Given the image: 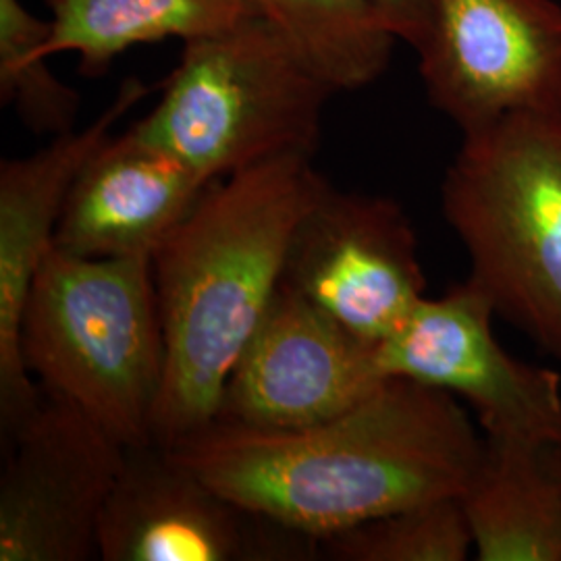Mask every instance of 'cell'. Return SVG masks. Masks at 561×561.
<instances>
[{
	"instance_id": "277c9868",
	"label": "cell",
	"mask_w": 561,
	"mask_h": 561,
	"mask_svg": "<svg viewBox=\"0 0 561 561\" xmlns=\"http://www.w3.org/2000/svg\"><path fill=\"white\" fill-rule=\"evenodd\" d=\"M442 210L495 314L561 364V115L461 136Z\"/></svg>"
},
{
	"instance_id": "52a82bcc",
	"label": "cell",
	"mask_w": 561,
	"mask_h": 561,
	"mask_svg": "<svg viewBox=\"0 0 561 561\" xmlns=\"http://www.w3.org/2000/svg\"><path fill=\"white\" fill-rule=\"evenodd\" d=\"M495 310L470 279L422 298L377 343L387 379L451 393L474 410L484 437L561 447V375L514 358L493 331Z\"/></svg>"
},
{
	"instance_id": "4fadbf2b",
	"label": "cell",
	"mask_w": 561,
	"mask_h": 561,
	"mask_svg": "<svg viewBox=\"0 0 561 561\" xmlns=\"http://www.w3.org/2000/svg\"><path fill=\"white\" fill-rule=\"evenodd\" d=\"M210 181L129 125L73 181L55 245L85 259H152Z\"/></svg>"
},
{
	"instance_id": "9c48e42d",
	"label": "cell",
	"mask_w": 561,
	"mask_h": 561,
	"mask_svg": "<svg viewBox=\"0 0 561 561\" xmlns=\"http://www.w3.org/2000/svg\"><path fill=\"white\" fill-rule=\"evenodd\" d=\"M102 561H304L321 542L222 495L159 443L125 447L99 530Z\"/></svg>"
},
{
	"instance_id": "d6986e66",
	"label": "cell",
	"mask_w": 561,
	"mask_h": 561,
	"mask_svg": "<svg viewBox=\"0 0 561 561\" xmlns=\"http://www.w3.org/2000/svg\"><path fill=\"white\" fill-rule=\"evenodd\" d=\"M385 23L398 36V41L410 44L414 50L424 38L428 25L431 0H373Z\"/></svg>"
},
{
	"instance_id": "30bf717a",
	"label": "cell",
	"mask_w": 561,
	"mask_h": 561,
	"mask_svg": "<svg viewBox=\"0 0 561 561\" xmlns=\"http://www.w3.org/2000/svg\"><path fill=\"white\" fill-rule=\"evenodd\" d=\"M283 283L373 343L426 298L416 229L400 202L331 183L291 238Z\"/></svg>"
},
{
	"instance_id": "ba28073f",
	"label": "cell",
	"mask_w": 561,
	"mask_h": 561,
	"mask_svg": "<svg viewBox=\"0 0 561 561\" xmlns=\"http://www.w3.org/2000/svg\"><path fill=\"white\" fill-rule=\"evenodd\" d=\"M2 443L0 561L101 560L102 512L125 445L73 403L44 391Z\"/></svg>"
},
{
	"instance_id": "2e32d148",
	"label": "cell",
	"mask_w": 561,
	"mask_h": 561,
	"mask_svg": "<svg viewBox=\"0 0 561 561\" xmlns=\"http://www.w3.org/2000/svg\"><path fill=\"white\" fill-rule=\"evenodd\" d=\"M335 94L381 80L398 36L373 0H248Z\"/></svg>"
},
{
	"instance_id": "8992f818",
	"label": "cell",
	"mask_w": 561,
	"mask_h": 561,
	"mask_svg": "<svg viewBox=\"0 0 561 561\" xmlns=\"http://www.w3.org/2000/svg\"><path fill=\"white\" fill-rule=\"evenodd\" d=\"M416 55L426 99L461 136L561 115L558 0H431Z\"/></svg>"
},
{
	"instance_id": "9a60e30c",
	"label": "cell",
	"mask_w": 561,
	"mask_h": 561,
	"mask_svg": "<svg viewBox=\"0 0 561 561\" xmlns=\"http://www.w3.org/2000/svg\"><path fill=\"white\" fill-rule=\"evenodd\" d=\"M46 55H76L99 78L127 50L154 42L202 41L254 18L248 0H46Z\"/></svg>"
},
{
	"instance_id": "7a4b0ae2",
	"label": "cell",
	"mask_w": 561,
	"mask_h": 561,
	"mask_svg": "<svg viewBox=\"0 0 561 561\" xmlns=\"http://www.w3.org/2000/svg\"><path fill=\"white\" fill-rule=\"evenodd\" d=\"M329 181L283 157L213 181L152 256L164 331L154 443L175 447L219 419L222 391L279 291L287 250Z\"/></svg>"
},
{
	"instance_id": "5bb4252c",
	"label": "cell",
	"mask_w": 561,
	"mask_h": 561,
	"mask_svg": "<svg viewBox=\"0 0 561 561\" xmlns=\"http://www.w3.org/2000/svg\"><path fill=\"white\" fill-rule=\"evenodd\" d=\"M481 561H561V477L551 447L484 437L461 493Z\"/></svg>"
},
{
	"instance_id": "8fae6325",
	"label": "cell",
	"mask_w": 561,
	"mask_h": 561,
	"mask_svg": "<svg viewBox=\"0 0 561 561\" xmlns=\"http://www.w3.org/2000/svg\"><path fill=\"white\" fill-rule=\"evenodd\" d=\"M385 381L377 343L362 340L280 280L225 385L217 422L301 428L350 410Z\"/></svg>"
},
{
	"instance_id": "3957f363",
	"label": "cell",
	"mask_w": 561,
	"mask_h": 561,
	"mask_svg": "<svg viewBox=\"0 0 561 561\" xmlns=\"http://www.w3.org/2000/svg\"><path fill=\"white\" fill-rule=\"evenodd\" d=\"M21 356L44 393L125 447L154 443L167 347L152 259H85L53 245L25 304Z\"/></svg>"
},
{
	"instance_id": "5b68a950",
	"label": "cell",
	"mask_w": 561,
	"mask_h": 561,
	"mask_svg": "<svg viewBox=\"0 0 561 561\" xmlns=\"http://www.w3.org/2000/svg\"><path fill=\"white\" fill-rule=\"evenodd\" d=\"M335 92L261 18L183 44L161 99L131 123L206 181L314 157Z\"/></svg>"
},
{
	"instance_id": "e0dca14e",
	"label": "cell",
	"mask_w": 561,
	"mask_h": 561,
	"mask_svg": "<svg viewBox=\"0 0 561 561\" xmlns=\"http://www.w3.org/2000/svg\"><path fill=\"white\" fill-rule=\"evenodd\" d=\"M48 34L50 21L21 0H0V102L30 131L57 138L76 129L81 96L53 73Z\"/></svg>"
},
{
	"instance_id": "ffe728a7",
	"label": "cell",
	"mask_w": 561,
	"mask_h": 561,
	"mask_svg": "<svg viewBox=\"0 0 561 561\" xmlns=\"http://www.w3.org/2000/svg\"><path fill=\"white\" fill-rule=\"evenodd\" d=\"M551 458L556 461V468L561 477V447H551Z\"/></svg>"
},
{
	"instance_id": "ac0fdd59",
	"label": "cell",
	"mask_w": 561,
	"mask_h": 561,
	"mask_svg": "<svg viewBox=\"0 0 561 561\" xmlns=\"http://www.w3.org/2000/svg\"><path fill=\"white\" fill-rule=\"evenodd\" d=\"M472 533L460 497L408 505L321 541L337 561H463Z\"/></svg>"
},
{
	"instance_id": "6da1fadb",
	"label": "cell",
	"mask_w": 561,
	"mask_h": 561,
	"mask_svg": "<svg viewBox=\"0 0 561 561\" xmlns=\"http://www.w3.org/2000/svg\"><path fill=\"white\" fill-rule=\"evenodd\" d=\"M164 449L229 500L321 542L408 505L461 497L484 435L451 393L387 379L327 421L285 431L215 422Z\"/></svg>"
},
{
	"instance_id": "7c38bea8",
	"label": "cell",
	"mask_w": 561,
	"mask_h": 561,
	"mask_svg": "<svg viewBox=\"0 0 561 561\" xmlns=\"http://www.w3.org/2000/svg\"><path fill=\"white\" fill-rule=\"evenodd\" d=\"M150 85L127 78L115 99L83 129L57 136L21 159L0 162V426L9 439L42 398L21 356V322L42 262L55 245L67 194L83 164Z\"/></svg>"
}]
</instances>
